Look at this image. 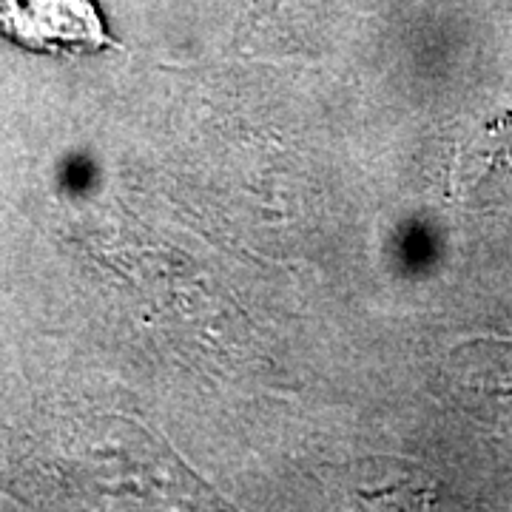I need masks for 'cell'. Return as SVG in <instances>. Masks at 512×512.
I'll list each match as a JSON object with an SVG mask.
<instances>
[{
	"mask_svg": "<svg viewBox=\"0 0 512 512\" xmlns=\"http://www.w3.org/2000/svg\"><path fill=\"white\" fill-rule=\"evenodd\" d=\"M0 35L43 55L117 49L94 0H0Z\"/></svg>",
	"mask_w": 512,
	"mask_h": 512,
	"instance_id": "obj_1",
	"label": "cell"
}]
</instances>
